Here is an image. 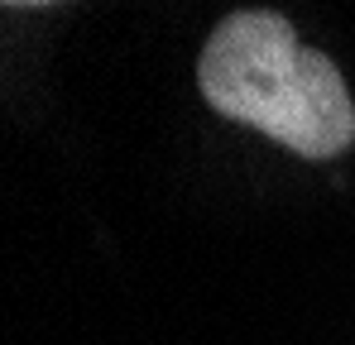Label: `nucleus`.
I'll use <instances>...</instances> for the list:
<instances>
[{"label":"nucleus","instance_id":"f257e3e1","mask_svg":"<svg viewBox=\"0 0 355 345\" xmlns=\"http://www.w3.org/2000/svg\"><path fill=\"white\" fill-rule=\"evenodd\" d=\"M197 91L231 125L259 130L302 163L355 149V96L331 53L302 44L279 10H231L197 53Z\"/></svg>","mask_w":355,"mask_h":345}]
</instances>
